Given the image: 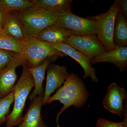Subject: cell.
I'll return each instance as SVG.
<instances>
[{
  "instance_id": "cell-1",
  "label": "cell",
  "mask_w": 127,
  "mask_h": 127,
  "mask_svg": "<svg viewBox=\"0 0 127 127\" xmlns=\"http://www.w3.org/2000/svg\"><path fill=\"white\" fill-rule=\"evenodd\" d=\"M63 84L46 102V104H50L54 101H59L63 104V107L57 114V127H61L58 124V119L64 111L72 106L81 108L84 106L89 96L84 82L75 73H70Z\"/></svg>"
},
{
  "instance_id": "cell-2",
  "label": "cell",
  "mask_w": 127,
  "mask_h": 127,
  "mask_svg": "<svg viewBox=\"0 0 127 127\" xmlns=\"http://www.w3.org/2000/svg\"><path fill=\"white\" fill-rule=\"evenodd\" d=\"M61 12L45 10L33 6L15 12L23 25L26 41L36 39L42 30L56 23Z\"/></svg>"
},
{
  "instance_id": "cell-3",
  "label": "cell",
  "mask_w": 127,
  "mask_h": 127,
  "mask_svg": "<svg viewBox=\"0 0 127 127\" xmlns=\"http://www.w3.org/2000/svg\"><path fill=\"white\" fill-rule=\"evenodd\" d=\"M22 66L21 76L12 90L14 92V108L11 113L6 117V127L20 125L23 120V112L27 98L34 87V79L29 71L27 63Z\"/></svg>"
},
{
  "instance_id": "cell-4",
  "label": "cell",
  "mask_w": 127,
  "mask_h": 127,
  "mask_svg": "<svg viewBox=\"0 0 127 127\" xmlns=\"http://www.w3.org/2000/svg\"><path fill=\"white\" fill-rule=\"evenodd\" d=\"M23 43L20 55L26 61L29 68L39 66L51 57H63L66 56L55 49L50 42L32 39L24 41Z\"/></svg>"
},
{
  "instance_id": "cell-5",
  "label": "cell",
  "mask_w": 127,
  "mask_h": 127,
  "mask_svg": "<svg viewBox=\"0 0 127 127\" xmlns=\"http://www.w3.org/2000/svg\"><path fill=\"white\" fill-rule=\"evenodd\" d=\"M119 1L120 0H114L106 12L87 17L98 23L99 30L96 36L107 51L113 50L115 48L113 42V32L115 20L119 10Z\"/></svg>"
},
{
  "instance_id": "cell-6",
  "label": "cell",
  "mask_w": 127,
  "mask_h": 127,
  "mask_svg": "<svg viewBox=\"0 0 127 127\" xmlns=\"http://www.w3.org/2000/svg\"><path fill=\"white\" fill-rule=\"evenodd\" d=\"M55 24L70 31L75 36L96 35L99 30V25L96 21L76 15L71 10L61 12Z\"/></svg>"
},
{
  "instance_id": "cell-7",
  "label": "cell",
  "mask_w": 127,
  "mask_h": 127,
  "mask_svg": "<svg viewBox=\"0 0 127 127\" xmlns=\"http://www.w3.org/2000/svg\"><path fill=\"white\" fill-rule=\"evenodd\" d=\"M64 43L75 48L90 60L108 52L96 34L72 35Z\"/></svg>"
},
{
  "instance_id": "cell-8",
  "label": "cell",
  "mask_w": 127,
  "mask_h": 127,
  "mask_svg": "<svg viewBox=\"0 0 127 127\" xmlns=\"http://www.w3.org/2000/svg\"><path fill=\"white\" fill-rule=\"evenodd\" d=\"M127 98V93L124 88L113 82L108 88L103 100V107L111 113L124 118V104Z\"/></svg>"
},
{
  "instance_id": "cell-9",
  "label": "cell",
  "mask_w": 127,
  "mask_h": 127,
  "mask_svg": "<svg viewBox=\"0 0 127 127\" xmlns=\"http://www.w3.org/2000/svg\"><path fill=\"white\" fill-rule=\"evenodd\" d=\"M26 63H27L26 61L20 55H18L0 71V98L12 92L17 79L16 69Z\"/></svg>"
},
{
  "instance_id": "cell-10",
  "label": "cell",
  "mask_w": 127,
  "mask_h": 127,
  "mask_svg": "<svg viewBox=\"0 0 127 127\" xmlns=\"http://www.w3.org/2000/svg\"><path fill=\"white\" fill-rule=\"evenodd\" d=\"M58 51L64 53L65 56L70 57L80 64L83 68L84 78L89 77L93 81L97 82L98 81L96 73V70L92 66L91 60L87 57L82 54L66 43L62 42L50 43Z\"/></svg>"
},
{
  "instance_id": "cell-11",
  "label": "cell",
  "mask_w": 127,
  "mask_h": 127,
  "mask_svg": "<svg viewBox=\"0 0 127 127\" xmlns=\"http://www.w3.org/2000/svg\"><path fill=\"white\" fill-rule=\"evenodd\" d=\"M47 76L44 93L43 105L46 102L52 94L61 87L70 73L67 67L64 66L50 63L47 68Z\"/></svg>"
},
{
  "instance_id": "cell-12",
  "label": "cell",
  "mask_w": 127,
  "mask_h": 127,
  "mask_svg": "<svg viewBox=\"0 0 127 127\" xmlns=\"http://www.w3.org/2000/svg\"><path fill=\"white\" fill-rule=\"evenodd\" d=\"M91 65L101 62L114 64L121 72L127 68V47H115L113 50L102 53L91 60Z\"/></svg>"
},
{
  "instance_id": "cell-13",
  "label": "cell",
  "mask_w": 127,
  "mask_h": 127,
  "mask_svg": "<svg viewBox=\"0 0 127 127\" xmlns=\"http://www.w3.org/2000/svg\"><path fill=\"white\" fill-rule=\"evenodd\" d=\"M43 96L44 93L37 96L32 101L19 127H48L41 115Z\"/></svg>"
},
{
  "instance_id": "cell-14",
  "label": "cell",
  "mask_w": 127,
  "mask_h": 127,
  "mask_svg": "<svg viewBox=\"0 0 127 127\" xmlns=\"http://www.w3.org/2000/svg\"><path fill=\"white\" fill-rule=\"evenodd\" d=\"M58 57L53 56L48 58L39 66L33 68H28L32 75L34 82V90L29 96V100L32 101L39 95L44 93L43 88V81L45 78V73L48 66L52 62L55 61Z\"/></svg>"
},
{
  "instance_id": "cell-15",
  "label": "cell",
  "mask_w": 127,
  "mask_h": 127,
  "mask_svg": "<svg viewBox=\"0 0 127 127\" xmlns=\"http://www.w3.org/2000/svg\"><path fill=\"white\" fill-rule=\"evenodd\" d=\"M72 35H73L70 31L53 24L42 30L36 39L50 43L64 42Z\"/></svg>"
},
{
  "instance_id": "cell-16",
  "label": "cell",
  "mask_w": 127,
  "mask_h": 127,
  "mask_svg": "<svg viewBox=\"0 0 127 127\" xmlns=\"http://www.w3.org/2000/svg\"><path fill=\"white\" fill-rule=\"evenodd\" d=\"M5 34L19 40L25 41L23 25L15 12H9L2 30Z\"/></svg>"
},
{
  "instance_id": "cell-17",
  "label": "cell",
  "mask_w": 127,
  "mask_h": 127,
  "mask_svg": "<svg viewBox=\"0 0 127 127\" xmlns=\"http://www.w3.org/2000/svg\"><path fill=\"white\" fill-rule=\"evenodd\" d=\"M113 39L115 47H127V18L119 10L115 20Z\"/></svg>"
},
{
  "instance_id": "cell-18",
  "label": "cell",
  "mask_w": 127,
  "mask_h": 127,
  "mask_svg": "<svg viewBox=\"0 0 127 127\" xmlns=\"http://www.w3.org/2000/svg\"><path fill=\"white\" fill-rule=\"evenodd\" d=\"M72 0H32L33 6L49 11L71 10Z\"/></svg>"
},
{
  "instance_id": "cell-19",
  "label": "cell",
  "mask_w": 127,
  "mask_h": 127,
  "mask_svg": "<svg viewBox=\"0 0 127 127\" xmlns=\"http://www.w3.org/2000/svg\"><path fill=\"white\" fill-rule=\"evenodd\" d=\"M23 42L5 34L0 30V49L10 51L20 55Z\"/></svg>"
},
{
  "instance_id": "cell-20",
  "label": "cell",
  "mask_w": 127,
  "mask_h": 127,
  "mask_svg": "<svg viewBox=\"0 0 127 127\" xmlns=\"http://www.w3.org/2000/svg\"><path fill=\"white\" fill-rule=\"evenodd\" d=\"M1 5L8 13L24 10L33 6L32 0H1Z\"/></svg>"
},
{
  "instance_id": "cell-21",
  "label": "cell",
  "mask_w": 127,
  "mask_h": 127,
  "mask_svg": "<svg viewBox=\"0 0 127 127\" xmlns=\"http://www.w3.org/2000/svg\"><path fill=\"white\" fill-rule=\"evenodd\" d=\"M14 100L13 91L4 97L0 98V126L5 122L6 116L9 113L10 107Z\"/></svg>"
},
{
  "instance_id": "cell-22",
  "label": "cell",
  "mask_w": 127,
  "mask_h": 127,
  "mask_svg": "<svg viewBox=\"0 0 127 127\" xmlns=\"http://www.w3.org/2000/svg\"><path fill=\"white\" fill-rule=\"evenodd\" d=\"M18 55L19 54L12 52L0 49V71Z\"/></svg>"
},
{
  "instance_id": "cell-23",
  "label": "cell",
  "mask_w": 127,
  "mask_h": 127,
  "mask_svg": "<svg viewBox=\"0 0 127 127\" xmlns=\"http://www.w3.org/2000/svg\"><path fill=\"white\" fill-rule=\"evenodd\" d=\"M121 122H114L103 118H99L96 123V127H127V117H124Z\"/></svg>"
},
{
  "instance_id": "cell-24",
  "label": "cell",
  "mask_w": 127,
  "mask_h": 127,
  "mask_svg": "<svg viewBox=\"0 0 127 127\" xmlns=\"http://www.w3.org/2000/svg\"><path fill=\"white\" fill-rule=\"evenodd\" d=\"M9 13L1 4L0 6V30H2L4 27Z\"/></svg>"
},
{
  "instance_id": "cell-25",
  "label": "cell",
  "mask_w": 127,
  "mask_h": 127,
  "mask_svg": "<svg viewBox=\"0 0 127 127\" xmlns=\"http://www.w3.org/2000/svg\"><path fill=\"white\" fill-rule=\"evenodd\" d=\"M119 11L127 18V0H120L119 4Z\"/></svg>"
},
{
  "instance_id": "cell-26",
  "label": "cell",
  "mask_w": 127,
  "mask_h": 127,
  "mask_svg": "<svg viewBox=\"0 0 127 127\" xmlns=\"http://www.w3.org/2000/svg\"><path fill=\"white\" fill-rule=\"evenodd\" d=\"M1 5V0H0V6Z\"/></svg>"
}]
</instances>
